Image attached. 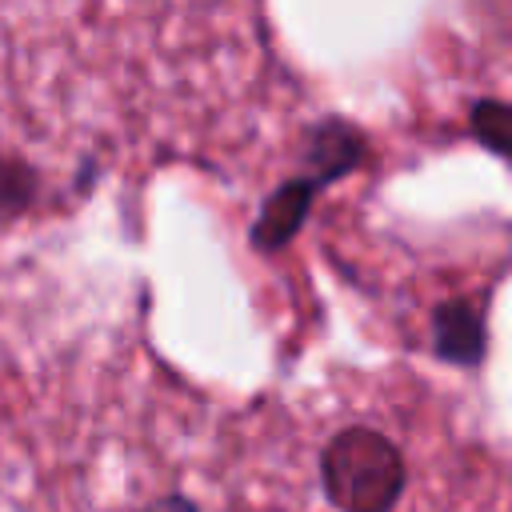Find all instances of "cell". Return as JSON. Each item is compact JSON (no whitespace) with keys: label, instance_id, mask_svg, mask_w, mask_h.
Listing matches in <instances>:
<instances>
[{"label":"cell","instance_id":"6","mask_svg":"<svg viewBox=\"0 0 512 512\" xmlns=\"http://www.w3.org/2000/svg\"><path fill=\"white\" fill-rule=\"evenodd\" d=\"M148 512H196L188 500H160V504H152Z\"/></svg>","mask_w":512,"mask_h":512},{"label":"cell","instance_id":"5","mask_svg":"<svg viewBox=\"0 0 512 512\" xmlns=\"http://www.w3.org/2000/svg\"><path fill=\"white\" fill-rule=\"evenodd\" d=\"M32 192V180L20 164H0V216L16 212Z\"/></svg>","mask_w":512,"mask_h":512},{"label":"cell","instance_id":"3","mask_svg":"<svg viewBox=\"0 0 512 512\" xmlns=\"http://www.w3.org/2000/svg\"><path fill=\"white\" fill-rule=\"evenodd\" d=\"M316 188H320L316 180H292V184H284V188L264 204L252 240H256L260 248H280V244L304 224V212H308V200H312Z\"/></svg>","mask_w":512,"mask_h":512},{"label":"cell","instance_id":"1","mask_svg":"<svg viewBox=\"0 0 512 512\" xmlns=\"http://www.w3.org/2000/svg\"><path fill=\"white\" fill-rule=\"evenodd\" d=\"M320 488L336 512H392L404 492V456L380 428L348 424L320 452Z\"/></svg>","mask_w":512,"mask_h":512},{"label":"cell","instance_id":"4","mask_svg":"<svg viewBox=\"0 0 512 512\" xmlns=\"http://www.w3.org/2000/svg\"><path fill=\"white\" fill-rule=\"evenodd\" d=\"M468 124H472V136L484 148H492L500 156H512V104H504V100H480L472 108Z\"/></svg>","mask_w":512,"mask_h":512},{"label":"cell","instance_id":"2","mask_svg":"<svg viewBox=\"0 0 512 512\" xmlns=\"http://www.w3.org/2000/svg\"><path fill=\"white\" fill-rule=\"evenodd\" d=\"M432 340H436V356L452 364H476L484 352V324L464 300H448L432 316Z\"/></svg>","mask_w":512,"mask_h":512}]
</instances>
